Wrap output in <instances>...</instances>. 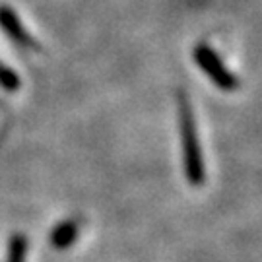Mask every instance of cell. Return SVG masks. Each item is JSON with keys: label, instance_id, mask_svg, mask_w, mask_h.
Returning <instances> with one entry per match:
<instances>
[{"label": "cell", "instance_id": "5", "mask_svg": "<svg viewBox=\"0 0 262 262\" xmlns=\"http://www.w3.org/2000/svg\"><path fill=\"white\" fill-rule=\"evenodd\" d=\"M0 85H4L6 90H18L19 88V78L16 72H12L10 68L0 64Z\"/></svg>", "mask_w": 262, "mask_h": 262}, {"label": "cell", "instance_id": "4", "mask_svg": "<svg viewBox=\"0 0 262 262\" xmlns=\"http://www.w3.org/2000/svg\"><path fill=\"white\" fill-rule=\"evenodd\" d=\"M26 251H28V241L24 235H14L10 239L8 249V262H24L26 260Z\"/></svg>", "mask_w": 262, "mask_h": 262}, {"label": "cell", "instance_id": "1", "mask_svg": "<svg viewBox=\"0 0 262 262\" xmlns=\"http://www.w3.org/2000/svg\"><path fill=\"white\" fill-rule=\"evenodd\" d=\"M194 60H196V64L200 66L217 85H222V88H233V84H235L233 76L227 72V68L222 64L220 56L215 55L210 47L198 45V47L194 49Z\"/></svg>", "mask_w": 262, "mask_h": 262}, {"label": "cell", "instance_id": "2", "mask_svg": "<svg viewBox=\"0 0 262 262\" xmlns=\"http://www.w3.org/2000/svg\"><path fill=\"white\" fill-rule=\"evenodd\" d=\"M0 26L21 47H35V41L29 37V33L19 24V19L14 10L6 8V6H0Z\"/></svg>", "mask_w": 262, "mask_h": 262}, {"label": "cell", "instance_id": "3", "mask_svg": "<svg viewBox=\"0 0 262 262\" xmlns=\"http://www.w3.org/2000/svg\"><path fill=\"white\" fill-rule=\"evenodd\" d=\"M78 235V224L76 222H64V224L56 225L55 231L51 233V243L56 249H66L72 243Z\"/></svg>", "mask_w": 262, "mask_h": 262}]
</instances>
